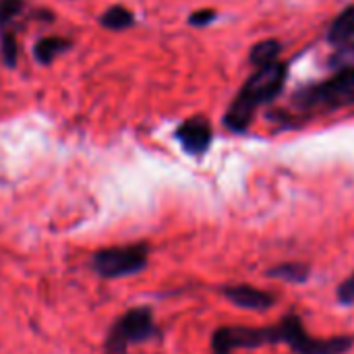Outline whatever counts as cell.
Listing matches in <instances>:
<instances>
[{
	"mask_svg": "<svg viewBox=\"0 0 354 354\" xmlns=\"http://www.w3.org/2000/svg\"><path fill=\"white\" fill-rule=\"evenodd\" d=\"M354 39V4L346 6L336 19L334 23L330 25V31H328V41L330 44H346Z\"/></svg>",
	"mask_w": 354,
	"mask_h": 354,
	"instance_id": "obj_8",
	"label": "cell"
},
{
	"mask_svg": "<svg viewBox=\"0 0 354 354\" xmlns=\"http://www.w3.org/2000/svg\"><path fill=\"white\" fill-rule=\"evenodd\" d=\"M110 332H114L118 338H122L129 346L149 342L153 336H158L151 307L143 305V307H135V309L127 311L120 319L114 322Z\"/></svg>",
	"mask_w": 354,
	"mask_h": 354,
	"instance_id": "obj_5",
	"label": "cell"
},
{
	"mask_svg": "<svg viewBox=\"0 0 354 354\" xmlns=\"http://www.w3.org/2000/svg\"><path fill=\"white\" fill-rule=\"evenodd\" d=\"M280 50H282L280 41H276V39H263V41H259V44L253 46L249 60H251L257 68H259V66H268V64H272V62L278 60Z\"/></svg>",
	"mask_w": 354,
	"mask_h": 354,
	"instance_id": "obj_11",
	"label": "cell"
},
{
	"mask_svg": "<svg viewBox=\"0 0 354 354\" xmlns=\"http://www.w3.org/2000/svg\"><path fill=\"white\" fill-rule=\"evenodd\" d=\"M270 278L282 280V282H290V284H305L311 276V268L307 263H299V261H286L280 266H274L268 270Z\"/></svg>",
	"mask_w": 354,
	"mask_h": 354,
	"instance_id": "obj_9",
	"label": "cell"
},
{
	"mask_svg": "<svg viewBox=\"0 0 354 354\" xmlns=\"http://www.w3.org/2000/svg\"><path fill=\"white\" fill-rule=\"evenodd\" d=\"M336 299L342 307H353L354 305V272L344 280L338 284L336 288Z\"/></svg>",
	"mask_w": 354,
	"mask_h": 354,
	"instance_id": "obj_15",
	"label": "cell"
},
{
	"mask_svg": "<svg viewBox=\"0 0 354 354\" xmlns=\"http://www.w3.org/2000/svg\"><path fill=\"white\" fill-rule=\"evenodd\" d=\"M284 344L295 354H346L353 351L354 336L315 338L303 328V319L297 313H286L278 326L270 328H245L222 326L212 334L214 354H232L241 348H261Z\"/></svg>",
	"mask_w": 354,
	"mask_h": 354,
	"instance_id": "obj_1",
	"label": "cell"
},
{
	"mask_svg": "<svg viewBox=\"0 0 354 354\" xmlns=\"http://www.w3.org/2000/svg\"><path fill=\"white\" fill-rule=\"evenodd\" d=\"M332 71H354V39L340 44L328 60Z\"/></svg>",
	"mask_w": 354,
	"mask_h": 354,
	"instance_id": "obj_13",
	"label": "cell"
},
{
	"mask_svg": "<svg viewBox=\"0 0 354 354\" xmlns=\"http://www.w3.org/2000/svg\"><path fill=\"white\" fill-rule=\"evenodd\" d=\"M286 64L284 62H272L268 66H259L243 85L234 102L230 104L224 122L234 133H245L249 124L253 122V116L259 106L274 102L286 83Z\"/></svg>",
	"mask_w": 354,
	"mask_h": 354,
	"instance_id": "obj_2",
	"label": "cell"
},
{
	"mask_svg": "<svg viewBox=\"0 0 354 354\" xmlns=\"http://www.w3.org/2000/svg\"><path fill=\"white\" fill-rule=\"evenodd\" d=\"M216 19V10L214 8H203V10H195L191 17H189V21H191V25H207V23H212Z\"/></svg>",
	"mask_w": 354,
	"mask_h": 354,
	"instance_id": "obj_17",
	"label": "cell"
},
{
	"mask_svg": "<svg viewBox=\"0 0 354 354\" xmlns=\"http://www.w3.org/2000/svg\"><path fill=\"white\" fill-rule=\"evenodd\" d=\"M102 25L114 31L127 29L133 25V15L124 8V6H110L104 15H102Z\"/></svg>",
	"mask_w": 354,
	"mask_h": 354,
	"instance_id": "obj_12",
	"label": "cell"
},
{
	"mask_svg": "<svg viewBox=\"0 0 354 354\" xmlns=\"http://www.w3.org/2000/svg\"><path fill=\"white\" fill-rule=\"evenodd\" d=\"M0 52H2V60L6 66H15L17 64V56H19V44L17 37L12 33H4L0 39Z\"/></svg>",
	"mask_w": 354,
	"mask_h": 354,
	"instance_id": "obj_14",
	"label": "cell"
},
{
	"mask_svg": "<svg viewBox=\"0 0 354 354\" xmlns=\"http://www.w3.org/2000/svg\"><path fill=\"white\" fill-rule=\"evenodd\" d=\"M222 295L239 309L247 311H270L276 305V297L268 290L255 288L251 284H232L224 286Z\"/></svg>",
	"mask_w": 354,
	"mask_h": 354,
	"instance_id": "obj_6",
	"label": "cell"
},
{
	"mask_svg": "<svg viewBox=\"0 0 354 354\" xmlns=\"http://www.w3.org/2000/svg\"><path fill=\"white\" fill-rule=\"evenodd\" d=\"M212 137H214L212 124L203 116H193V118L185 120L176 131V139L183 143L185 151L193 153V156L205 153L212 143Z\"/></svg>",
	"mask_w": 354,
	"mask_h": 354,
	"instance_id": "obj_7",
	"label": "cell"
},
{
	"mask_svg": "<svg viewBox=\"0 0 354 354\" xmlns=\"http://www.w3.org/2000/svg\"><path fill=\"white\" fill-rule=\"evenodd\" d=\"M149 263V245L133 243L122 247H108L91 257V270L104 280L129 278L143 272Z\"/></svg>",
	"mask_w": 354,
	"mask_h": 354,
	"instance_id": "obj_4",
	"label": "cell"
},
{
	"mask_svg": "<svg viewBox=\"0 0 354 354\" xmlns=\"http://www.w3.org/2000/svg\"><path fill=\"white\" fill-rule=\"evenodd\" d=\"M71 48V41L62 39V37H44L35 44V58L41 64H50L58 54H62L64 50Z\"/></svg>",
	"mask_w": 354,
	"mask_h": 354,
	"instance_id": "obj_10",
	"label": "cell"
},
{
	"mask_svg": "<svg viewBox=\"0 0 354 354\" xmlns=\"http://www.w3.org/2000/svg\"><path fill=\"white\" fill-rule=\"evenodd\" d=\"M292 104L305 112H332L354 104V71H334L326 81L307 85L292 95Z\"/></svg>",
	"mask_w": 354,
	"mask_h": 354,
	"instance_id": "obj_3",
	"label": "cell"
},
{
	"mask_svg": "<svg viewBox=\"0 0 354 354\" xmlns=\"http://www.w3.org/2000/svg\"><path fill=\"white\" fill-rule=\"evenodd\" d=\"M23 8V0H0V25L8 23Z\"/></svg>",
	"mask_w": 354,
	"mask_h": 354,
	"instance_id": "obj_16",
	"label": "cell"
}]
</instances>
